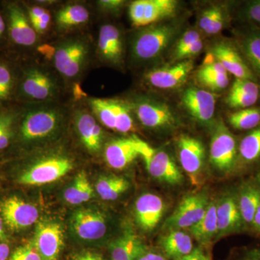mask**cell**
Segmentation results:
<instances>
[{"instance_id": "cell-27", "label": "cell", "mask_w": 260, "mask_h": 260, "mask_svg": "<svg viewBox=\"0 0 260 260\" xmlns=\"http://www.w3.org/2000/svg\"><path fill=\"white\" fill-rule=\"evenodd\" d=\"M179 2L175 0H145L143 26L165 21L177 13Z\"/></svg>"}, {"instance_id": "cell-53", "label": "cell", "mask_w": 260, "mask_h": 260, "mask_svg": "<svg viewBox=\"0 0 260 260\" xmlns=\"http://www.w3.org/2000/svg\"><path fill=\"white\" fill-rule=\"evenodd\" d=\"M239 260H260V247L246 251Z\"/></svg>"}, {"instance_id": "cell-21", "label": "cell", "mask_w": 260, "mask_h": 260, "mask_svg": "<svg viewBox=\"0 0 260 260\" xmlns=\"http://www.w3.org/2000/svg\"><path fill=\"white\" fill-rule=\"evenodd\" d=\"M138 156L140 155L136 136L114 140L106 148V160L114 169H124Z\"/></svg>"}, {"instance_id": "cell-34", "label": "cell", "mask_w": 260, "mask_h": 260, "mask_svg": "<svg viewBox=\"0 0 260 260\" xmlns=\"http://www.w3.org/2000/svg\"><path fill=\"white\" fill-rule=\"evenodd\" d=\"M77 129L81 138L82 142L89 151L96 152L93 140V131L96 122L91 114L88 112H81L77 116Z\"/></svg>"}, {"instance_id": "cell-31", "label": "cell", "mask_w": 260, "mask_h": 260, "mask_svg": "<svg viewBox=\"0 0 260 260\" xmlns=\"http://www.w3.org/2000/svg\"><path fill=\"white\" fill-rule=\"evenodd\" d=\"M89 15L88 9L83 5H68L58 12L56 22L61 28H70L86 23Z\"/></svg>"}, {"instance_id": "cell-12", "label": "cell", "mask_w": 260, "mask_h": 260, "mask_svg": "<svg viewBox=\"0 0 260 260\" xmlns=\"http://www.w3.org/2000/svg\"><path fill=\"white\" fill-rule=\"evenodd\" d=\"M209 53L231 73L239 79L256 82V77L239 49L227 41H218L210 47Z\"/></svg>"}, {"instance_id": "cell-51", "label": "cell", "mask_w": 260, "mask_h": 260, "mask_svg": "<svg viewBox=\"0 0 260 260\" xmlns=\"http://www.w3.org/2000/svg\"><path fill=\"white\" fill-rule=\"evenodd\" d=\"M124 2L121 0H103V1H99V4L102 9L113 11V10L119 9L124 5Z\"/></svg>"}, {"instance_id": "cell-35", "label": "cell", "mask_w": 260, "mask_h": 260, "mask_svg": "<svg viewBox=\"0 0 260 260\" xmlns=\"http://www.w3.org/2000/svg\"><path fill=\"white\" fill-rule=\"evenodd\" d=\"M90 105L92 110L103 124L109 129L115 130V113L113 107L112 100L90 99Z\"/></svg>"}, {"instance_id": "cell-5", "label": "cell", "mask_w": 260, "mask_h": 260, "mask_svg": "<svg viewBox=\"0 0 260 260\" xmlns=\"http://www.w3.org/2000/svg\"><path fill=\"white\" fill-rule=\"evenodd\" d=\"M140 156L144 160L149 174L157 180L171 185H178L183 175L177 164L167 152L156 150L143 142L139 148Z\"/></svg>"}, {"instance_id": "cell-47", "label": "cell", "mask_w": 260, "mask_h": 260, "mask_svg": "<svg viewBox=\"0 0 260 260\" xmlns=\"http://www.w3.org/2000/svg\"><path fill=\"white\" fill-rule=\"evenodd\" d=\"M72 260H107L101 253L94 251H80L73 256Z\"/></svg>"}, {"instance_id": "cell-42", "label": "cell", "mask_w": 260, "mask_h": 260, "mask_svg": "<svg viewBox=\"0 0 260 260\" xmlns=\"http://www.w3.org/2000/svg\"><path fill=\"white\" fill-rule=\"evenodd\" d=\"M230 92L259 96L260 87L256 82L252 80L236 78L231 88Z\"/></svg>"}, {"instance_id": "cell-37", "label": "cell", "mask_w": 260, "mask_h": 260, "mask_svg": "<svg viewBox=\"0 0 260 260\" xmlns=\"http://www.w3.org/2000/svg\"><path fill=\"white\" fill-rule=\"evenodd\" d=\"M259 95H247L241 93L229 92L225 103L229 107L234 109H244L251 108L257 102Z\"/></svg>"}, {"instance_id": "cell-57", "label": "cell", "mask_w": 260, "mask_h": 260, "mask_svg": "<svg viewBox=\"0 0 260 260\" xmlns=\"http://www.w3.org/2000/svg\"><path fill=\"white\" fill-rule=\"evenodd\" d=\"M251 228H253L254 231L260 236V205L258 207L257 210H256Z\"/></svg>"}, {"instance_id": "cell-9", "label": "cell", "mask_w": 260, "mask_h": 260, "mask_svg": "<svg viewBox=\"0 0 260 260\" xmlns=\"http://www.w3.org/2000/svg\"><path fill=\"white\" fill-rule=\"evenodd\" d=\"M194 69L191 59L177 61L149 70L145 75L144 80L150 86L161 90L177 88L181 86L189 78Z\"/></svg>"}, {"instance_id": "cell-2", "label": "cell", "mask_w": 260, "mask_h": 260, "mask_svg": "<svg viewBox=\"0 0 260 260\" xmlns=\"http://www.w3.org/2000/svg\"><path fill=\"white\" fill-rule=\"evenodd\" d=\"M64 114L59 108L53 107H39L28 111L20 124V138L28 143L49 138L60 128Z\"/></svg>"}, {"instance_id": "cell-15", "label": "cell", "mask_w": 260, "mask_h": 260, "mask_svg": "<svg viewBox=\"0 0 260 260\" xmlns=\"http://www.w3.org/2000/svg\"><path fill=\"white\" fill-rule=\"evenodd\" d=\"M32 244L43 260H58L64 244L60 225L54 222L38 224Z\"/></svg>"}, {"instance_id": "cell-36", "label": "cell", "mask_w": 260, "mask_h": 260, "mask_svg": "<svg viewBox=\"0 0 260 260\" xmlns=\"http://www.w3.org/2000/svg\"><path fill=\"white\" fill-rule=\"evenodd\" d=\"M113 107L115 113L116 131L127 133L135 129L134 121L129 109L125 104L118 101H113Z\"/></svg>"}, {"instance_id": "cell-23", "label": "cell", "mask_w": 260, "mask_h": 260, "mask_svg": "<svg viewBox=\"0 0 260 260\" xmlns=\"http://www.w3.org/2000/svg\"><path fill=\"white\" fill-rule=\"evenodd\" d=\"M237 200L244 225L251 228L256 210L260 205V186L257 181L243 183L237 193Z\"/></svg>"}, {"instance_id": "cell-46", "label": "cell", "mask_w": 260, "mask_h": 260, "mask_svg": "<svg viewBox=\"0 0 260 260\" xmlns=\"http://www.w3.org/2000/svg\"><path fill=\"white\" fill-rule=\"evenodd\" d=\"M242 15L250 21L260 23V1L248 3L243 10Z\"/></svg>"}, {"instance_id": "cell-32", "label": "cell", "mask_w": 260, "mask_h": 260, "mask_svg": "<svg viewBox=\"0 0 260 260\" xmlns=\"http://www.w3.org/2000/svg\"><path fill=\"white\" fill-rule=\"evenodd\" d=\"M228 121L236 129H256L260 124V109L251 107L238 110L229 114Z\"/></svg>"}, {"instance_id": "cell-20", "label": "cell", "mask_w": 260, "mask_h": 260, "mask_svg": "<svg viewBox=\"0 0 260 260\" xmlns=\"http://www.w3.org/2000/svg\"><path fill=\"white\" fill-rule=\"evenodd\" d=\"M165 205L158 195L148 193L140 196L135 203V217L143 230L150 232L157 226L164 215Z\"/></svg>"}, {"instance_id": "cell-33", "label": "cell", "mask_w": 260, "mask_h": 260, "mask_svg": "<svg viewBox=\"0 0 260 260\" xmlns=\"http://www.w3.org/2000/svg\"><path fill=\"white\" fill-rule=\"evenodd\" d=\"M239 156L243 161L252 162L260 158V127L253 129L241 141Z\"/></svg>"}, {"instance_id": "cell-38", "label": "cell", "mask_w": 260, "mask_h": 260, "mask_svg": "<svg viewBox=\"0 0 260 260\" xmlns=\"http://www.w3.org/2000/svg\"><path fill=\"white\" fill-rule=\"evenodd\" d=\"M13 77L6 64L0 63V102L8 100L13 89Z\"/></svg>"}, {"instance_id": "cell-30", "label": "cell", "mask_w": 260, "mask_h": 260, "mask_svg": "<svg viewBox=\"0 0 260 260\" xmlns=\"http://www.w3.org/2000/svg\"><path fill=\"white\" fill-rule=\"evenodd\" d=\"M93 196V189L86 174L79 173L74 182L64 191V198L67 203L71 205H80L88 202Z\"/></svg>"}, {"instance_id": "cell-48", "label": "cell", "mask_w": 260, "mask_h": 260, "mask_svg": "<svg viewBox=\"0 0 260 260\" xmlns=\"http://www.w3.org/2000/svg\"><path fill=\"white\" fill-rule=\"evenodd\" d=\"M51 21V15L49 12H47L43 16L41 17L35 23L32 24V28L37 32H43L47 30Z\"/></svg>"}, {"instance_id": "cell-24", "label": "cell", "mask_w": 260, "mask_h": 260, "mask_svg": "<svg viewBox=\"0 0 260 260\" xmlns=\"http://www.w3.org/2000/svg\"><path fill=\"white\" fill-rule=\"evenodd\" d=\"M160 246L162 254L167 259L172 260L187 255L194 249L191 238L180 230L169 232L160 239Z\"/></svg>"}, {"instance_id": "cell-26", "label": "cell", "mask_w": 260, "mask_h": 260, "mask_svg": "<svg viewBox=\"0 0 260 260\" xmlns=\"http://www.w3.org/2000/svg\"><path fill=\"white\" fill-rule=\"evenodd\" d=\"M238 49L253 73L260 77V32L251 30L239 34Z\"/></svg>"}, {"instance_id": "cell-11", "label": "cell", "mask_w": 260, "mask_h": 260, "mask_svg": "<svg viewBox=\"0 0 260 260\" xmlns=\"http://www.w3.org/2000/svg\"><path fill=\"white\" fill-rule=\"evenodd\" d=\"M186 112L200 124H208L213 119L216 106L215 94L197 86L188 87L181 96Z\"/></svg>"}, {"instance_id": "cell-44", "label": "cell", "mask_w": 260, "mask_h": 260, "mask_svg": "<svg viewBox=\"0 0 260 260\" xmlns=\"http://www.w3.org/2000/svg\"><path fill=\"white\" fill-rule=\"evenodd\" d=\"M145 0L133 2L129 7V17L134 26L143 27Z\"/></svg>"}, {"instance_id": "cell-59", "label": "cell", "mask_w": 260, "mask_h": 260, "mask_svg": "<svg viewBox=\"0 0 260 260\" xmlns=\"http://www.w3.org/2000/svg\"><path fill=\"white\" fill-rule=\"evenodd\" d=\"M5 23L4 21V19H3V17L0 15V37L3 35V32H5Z\"/></svg>"}, {"instance_id": "cell-60", "label": "cell", "mask_w": 260, "mask_h": 260, "mask_svg": "<svg viewBox=\"0 0 260 260\" xmlns=\"http://www.w3.org/2000/svg\"><path fill=\"white\" fill-rule=\"evenodd\" d=\"M256 181L260 186V172L258 173L257 175H256Z\"/></svg>"}, {"instance_id": "cell-56", "label": "cell", "mask_w": 260, "mask_h": 260, "mask_svg": "<svg viewBox=\"0 0 260 260\" xmlns=\"http://www.w3.org/2000/svg\"><path fill=\"white\" fill-rule=\"evenodd\" d=\"M39 51L42 53L44 55L51 57V56H54L55 54L56 49L54 47H51L50 45H43L39 47Z\"/></svg>"}, {"instance_id": "cell-10", "label": "cell", "mask_w": 260, "mask_h": 260, "mask_svg": "<svg viewBox=\"0 0 260 260\" xmlns=\"http://www.w3.org/2000/svg\"><path fill=\"white\" fill-rule=\"evenodd\" d=\"M0 216L11 230L20 231L37 221L39 210L21 198L11 196L0 202Z\"/></svg>"}, {"instance_id": "cell-52", "label": "cell", "mask_w": 260, "mask_h": 260, "mask_svg": "<svg viewBox=\"0 0 260 260\" xmlns=\"http://www.w3.org/2000/svg\"><path fill=\"white\" fill-rule=\"evenodd\" d=\"M47 10L44 8H41V7H32L29 10V20H30L31 25L32 23H35L37 20H39L41 17L43 16Z\"/></svg>"}, {"instance_id": "cell-40", "label": "cell", "mask_w": 260, "mask_h": 260, "mask_svg": "<svg viewBox=\"0 0 260 260\" xmlns=\"http://www.w3.org/2000/svg\"><path fill=\"white\" fill-rule=\"evenodd\" d=\"M198 81L205 88L211 91H222L229 84V75H207L197 77Z\"/></svg>"}, {"instance_id": "cell-13", "label": "cell", "mask_w": 260, "mask_h": 260, "mask_svg": "<svg viewBox=\"0 0 260 260\" xmlns=\"http://www.w3.org/2000/svg\"><path fill=\"white\" fill-rule=\"evenodd\" d=\"M177 148L181 167L190 178L191 182L198 184L205 165L204 146L196 138L181 135L177 140Z\"/></svg>"}, {"instance_id": "cell-1", "label": "cell", "mask_w": 260, "mask_h": 260, "mask_svg": "<svg viewBox=\"0 0 260 260\" xmlns=\"http://www.w3.org/2000/svg\"><path fill=\"white\" fill-rule=\"evenodd\" d=\"M181 30L182 23L177 20H165L146 26L135 36L132 55L142 62L155 60L175 44Z\"/></svg>"}, {"instance_id": "cell-49", "label": "cell", "mask_w": 260, "mask_h": 260, "mask_svg": "<svg viewBox=\"0 0 260 260\" xmlns=\"http://www.w3.org/2000/svg\"><path fill=\"white\" fill-rule=\"evenodd\" d=\"M15 116L11 112L0 113V135L14 124Z\"/></svg>"}, {"instance_id": "cell-39", "label": "cell", "mask_w": 260, "mask_h": 260, "mask_svg": "<svg viewBox=\"0 0 260 260\" xmlns=\"http://www.w3.org/2000/svg\"><path fill=\"white\" fill-rule=\"evenodd\" d=\"M226 75H228V73L225 68L209 53L205 56L204 62L198 70L197 77Z\"/></svg>"}, {"instance_id": "cell-55", "label": "cell", "mask_w": 260, "mask_h": 260, "mask_svg": "<svg viewBox=\"0 0 260 260\" xmlns=\"http://www.w3.org/2000/svg\"><path fill=\"white\" fill-rule=\"evenodd\" d=\"M11 255L8 243L0 241V260H8Z\"/></svg>"}, {"instance_id": "cell-28", "label": "cell", "mask_w": 260, "mask_h": 260, "mask_svg": "<svg viewBox=\"0 0 260 260\" xmlns=\"http://www.w3.org/2000/svg\"><path fill=\"white\" fill-rule=\"evenodd\" d=\"M191 235L202 245H208L218 235L216 203H210L203 218L189 229Z\"/></svg>"}, {"instance_id": "cell-6", "label": "cell", "mask_w": 260, "mask_h": 260, "mask_svg": "<svg viewBox=\"0 0 260 260\" xmlns=\"http://www.w3.org/2000/svg\"><path fill=\"white\" fill-rule=\"evenodd\" d=\"M237 159L235 138L223 122H219L210 141V162L217 170L229 173L235 167Z\"/></svg>"}, {"instance_id": "cell-17", "label": "cell", "mask_w": 260, "mask_h": 260, "mask_svg": "<svg viewBox=\"0 0 260 260\" xmlns=\"http://www.w3.org/2000/svg\"><path fill=\"white\" fill-rule=\"evenodd\" d=\"M218 235L225 236L240 232L245 227L239 205L237 194L229 193L216 203Z\"/></svg>"}, {"instance_id": "cell-61", "label": "cell", "mask_w": 260, "mask_h": 260, "mask_svg": "<svg viewBox=\"0 0 260 260\" xmlns=\"http://www.w3.org/2000/svg\"><path fill=\"white\" fill-rule=\"evenodd\" d=\"M206 260H211V259H210V257H209V258H208V259H207Z\"/></svg>"}, {"instance_id": "cell-45", "label": "cell", "mask_w": 260, "mask_h": 260, "mask_svg": "<svg viewBox=\"0 0 260 260\" xmlns=\"http://www.w3.org/2000/svg\"><path fill=\"white\" fill-rule=\"evenodd\" d=\"M203 47H204V43H203V39H202L201 38L199 40L196 41V42L193 43L189 47L184 49V50L176 58L174 61H179L186 60V59H191V58L198 55V54L201 52L202 50H203Z\"/></svg>"}, {"instance_id": "cell-16", "label": "cell", "mask_w": 260, "mask_h": 260, "mask_svg": "<svg viewBox=\"0 0 260 260\" xmlns=\"http://www.w3.org/2000/svg\"><path fill=\"white\" fill-rule=\"evenodd\" d=\"M57 83L49 73L39 68L25 72L20 83V90L25 97L37 101L52 99L57 93Z\"/></svg>"}, {"instance_id": "cell-18", "label": "cell", "mask_w": 260, "mask_h": 260, "mask_svg": "<svg viewBox=\"0 0 260 260\" xmlns=\"http://www.w3.org/2000/svg\"><path fill=\"white\" fill-rule=\"evenodd\" d=\"M8 20L10 38L15 44L23 47H30L35 44L37 40V32L20 5H9Z\"/></svg>"}, {"instance_id": "cell-43", "label": "cell", "mask_w": 260, "mask_h": 260, "mask_svg": "<svg viewBox=\"0 0 260 260\" xmlns=\"http://www.w3.org/2000/svg\"><path fill=\"white\" fill-rule=\"evenodd\" d=\"M8 260H43L32 243L19 246Z\"/></svg>"}, {"instance_id": "cell-22", "label": "cell", "mask_w": 260, "mask_h": 260, "mask_svg": "<svg viewBox=\"0 0 260 260\" xmlns=\"http://www.w3.org/2000/svg\"><path fill=\"white\" fill-rule=\"evenodd\" d=\"M148 251L141 238L133 232L124 233L109 246L111 260H138Z\"/></svg>"}, {"instance_id": "cell-7", "label": "cell", "mask_w": 260, "mask_h": 260, "mask_svg": "<svg viewBox=\"0 0 260 260\" xmlns=\"http://www.w3.org/2000/svg\"><path fill=\"white\" fill-rule=\"evenodd\" d=\"M88 55L89 47L86 42L80 39H71L56 48L54 65L65 78H75L83 70Z\"/></svg>"}, {"instance_id": "cell-4", "label": "cell", "mask_w": 260, "mask_h": 260, "mask_svg": "<svg viewBox=\"0 0 260 260\" xmlns=\"http://www.w3.org/2000/svg\"><path fill=\"white\" fill-rule=\"evenodd\" d=\"M134 111L140 122L151 129L169 130L178 125L177 116L167 103L149 98L138 99Z\"/></svg>"}, {"instance_id": "cell-25", "label": "cell", "mask_w": 260, "mask_h": 260, "mask_svg": "<svg viewBox=\"0 0 260 260\" xmlns=\"http://www.w3.org/2000/svg\"><path fill=\"white\" fill-rule=\"evenodd\" d=\"M227 17L226 8L220 3H213L202 10L198 18V26L207 35H216L225 26Z\"/></svg>"}, {"instance_id": "cell-14", "label": "cell", "mask_w": 260, "mask_h": 260, "mask_svg": "<svg viewBox=\"0 0 260 260\" xmlns=\"http://www.w3.org/2000/svg\"><path fill=\"white\" fill-rule=\"evenodd\" d=\"M72 225L78 237L85 242H94L104 237L107 232L105 215L99 210L83 208L77 210Z\"/></svg>"}, {"instance_id": "cell-50", "label": "cell", "mask_w": 260, "mask_h": 260, "mask_svg": "<svg viewBox=\"0 0 260 260\" xmlns=\"http://www.w3.org/2000/svg\"><path fill=\"white\" fill-rule=\"evenodd\" d=\"M210 256L205 254L203 249L200 248L193 249L190 254L182 256L177 260H206Z\"/></svg>"}, {"instance_id": "cell-29", "label": "cell", "mask_w": 260, "mask_h": 260, "mask_svg": "<svg viewBox=\"0 0 260 260\" xmlns=\"http://www.w3.org/2000/svg\"><path fill=\"white\" fill-rule=\"evenodd\" d=\"M129 187V181L117 176L100 178L95 184V189L102 200H116Z\"/></svg>"}, {"instance_id": "cell-54", "label": "cell", "mask_w": 260, "mask_h": 260, "mask_svg": "<svg viewBox=\"0 0 260 260\" xmlns=\"http://www.w3.org/2000/svg\"><path fill=\"white\" fill-rule=\"evenodd\" d=\"M138 260H168L167 258L160 253L148 251Z\"/></svg>"}, {"instance_id": "cell-3", "label": "cell", "mask_w": 260, "mask_h": 260, "mask_svg": "<svg viewBox=\"0 0 260 260\" xmlns=\"http://www.w3.org/2000/svg\"><path fill=\"white\" fill-rule=\"evenodd\" d=\"M73 168V162L68 157H47L25 170L19 177L18 182L25 185H44L61 179Z\"/></svg>"}, {"instance_id": "cell-58", "label": "cell", "mask_w": 260, "mask_h": 260, "mask_svg": "<svg viewBox=\"0 0 260 260\" xmlns=\"http://www.w3.org/2000/svg\"><path fill=\"white\" fill-rule=\"evenodd\" d=\"M0 241L6 242L8 241V237L5 232L4 221L0 216Z\"/></svg>"}, {"instance_id": "cell-19", "label": "cell", "mask_w": 260, "mask_h": 260, "mask_svg": "<svg viewBox=\"0 0 260 260\" xmlns=\"http://www.w3.org/2000/svg\"><path fill=\"white\" fill-rule=\"evenodd\" d=\"M98 50L104 61L120 65L124 58V43L119 29L112 24L102 25L99 32Z\"/></svg>"}, {"instance_id": "cell-41", "label": "cell", "mask_w": 260, "mask_h": 260, "mask_svg": "<svg viewBox=\"0 0 260 260\" xmlns=\"http://www.w3.org/2000/svg\"><path fill=\"white\" fill-rule=\"evenodd\" d=\"M201 39L200 32L194 29L186 30L184 34H181L180 37L177 39V42L174 44V50H173L172 57L174 60H175L179 54L182 52L184 49L189 47L193 43Z\"/></svg>"}, {"instance_id": "cell-8", "label": "cell", "mask_w": 260, "mask_h": 260, "mask_svg": "<svg viewBox=\"0 0 260 260\" xmlns=\"http://www.w3.org/2000/svg\"><path fill=\"white\" fill-rule=\"evenodd\" d=\"M208 205V197L203 193L186 196L166 220L164 229L169 232L190 229L204 216Z\"/></svg>"}]
</instances>
